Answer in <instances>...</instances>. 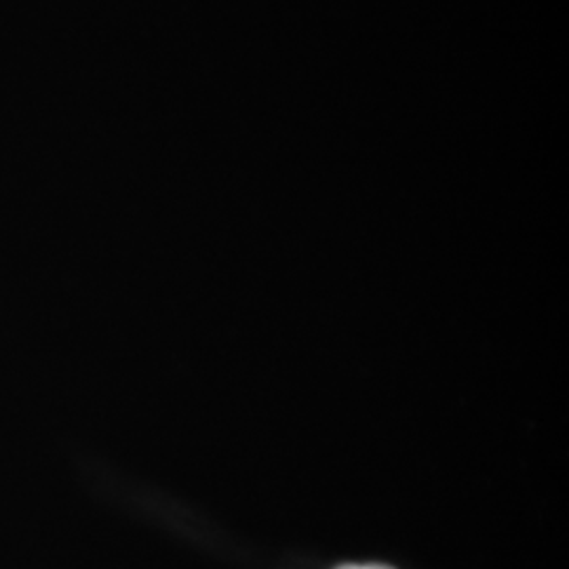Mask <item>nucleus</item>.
<instances>
[{
	"instance_id": "f257e3e1",
	"label": "nucleus",
	"mask_w": 569,
	"mask_h": 569,
	"mask_svg": "<svg viewBox=\"0 0 569 569\" xmlns=\"http://www.w3.org/2000/svg\"><path fill=\"white\" fill-rule=\"evenodd\" d=\"M336 569H395L388 568V566H378V563H371V566H355V563H348V566H340Z\"/></svg>"
}]
</instances>
